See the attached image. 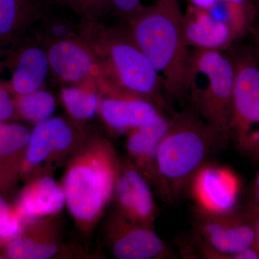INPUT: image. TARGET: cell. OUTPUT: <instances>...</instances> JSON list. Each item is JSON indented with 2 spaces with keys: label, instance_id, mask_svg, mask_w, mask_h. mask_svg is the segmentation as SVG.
I'll list each match as a JSON object with an SVG mask.
<instances>
[{
  "label": "cell",
  "instance_id": "6da1fadb",
  "mask_svg": "<svg viewBox=\"0 0 259 259\" xmlns=\"http://www.w3.org/2000/svg\"><path fill=\"white\" fill-rule=\"evenodd\" d=\"M184 13L180 0H154L124 18L127 31L158 74L172 98L185 101L190 96V48L182 32Z\"/></svg>",
  "mask_w": 259,
  "mask_h": 259
},
{
  "label": "cell",
  "instance_id": "7a4b0ae2",
  "mask_svg": "<svg viewBox=\"0 0 259 259\" xmlns=\"http://www.w3.org/2000/svg\"><path fill=\"white\" fill-rule=\"evenodd\" d=\"M119 158L110 141L89 131L69 158L61 185L75 226L91 234L113 199Z\"/></svg>",
  "mask_w": 259,
  "mask_h": 259
},
{
  "label": "cell",
  "instance_id": "3957f363",
  "mask_svg": "<svg viewBox=\"0 0 259 259\" xmlns=\"http://www.w3.org/2000/svg\"><path fill=\"white\" fill-rule=\"evenodd\" d=\"M229 141L202 119L191 98L182 112L174 114L157 155L168 202L173 203L190 190L196 175Z\"/></svg>",
  "mask_w": 259,
  "mask_h": 259
},
{
  "label": "cell",
  "instance_id": "277c9868",
  "mask_svg": "<svg viewBox=\"0 0 259 259\" xmlns=\"http://www.w3.org/2000/svg\"><path fill=\"white\" fill-rule=\"evenodd\" d=\"M79 34L118 88L152 102L162 112L168 109L162 78L127 28L81 19Z\"/></svg>",
  "mask_w": 259,
  "mask_h": 259
},
{
  "label": "cell",
  "instance_id": "5b68a950",
  "mask_svg": "<svg viewBox=\"0 0 259 259\" xmlns=\"http://www.w3.org/2000/svg\"><path fill=\"white\" fill-rule=\"evenodd\" d=\"M190 98L211 127L231 139L233 66L223 51L195 50L190 54Z\"/></svg>",
  "mask_w": 259,
  "mask_h": 259
},
{
  "label": "cell",
  "instance_id": "8992f818",
  "mask_svg": "<svg viewBox=\"0 0 259 259\" xmlns=\"http://www.w3.org/2000/svg\"><path fill=\"white\" fill-rule=\"evenodd\" d=\"M88 130L71 119L51 117L35 124L20 168L25 182L51 172L69 161L82 143Z\"/></svg>",
  "mask_w": 259,
  "mask_h": 259
},
{
  "label": "cell",
  "instance_id": "52a82bcc",
  "mask_svg": "<svg viewBox=\"0 0 259 259\" xmlns=\"http://www.w3.org/2000/svg\"><path fill=\"white\" fill-rule=\"evenodd\" d=\"M193 216L201 258L234 259L235 253L253 246L255 216L246 211L213 210L197 205Z\"/></svg>",
  "mask_w": 259,
  "mask_h": 259
},
{
  "label": "cell",
  "instance_id": "ba28073f",
  "mask_svg": "<svg viewBox=\"0 0 259 259\" xmlns=\"http://www.w3.org/2000/svg\"><path fill=\"white\" fill-rule=\"evenodd\" d=\"M51 73L58 81L95 90L100 97H129L105 74L101 64L81 37L61 40L46 46Z\"/></svg>",
  "mask_w": 259,
  "mask_h": 259
},
{
  "label": "cell",
  "instance_id": "9c48e42d",
  "mask_svg": "<svg viewBox=\"0 0 259 259\" xmlns=\"http://www.w3.org/2000/svg\"><path fill=\"white\" fill-rule=\"evenodd\" d=\"M230 58L233 66L231 139L248 154L259 131V61L247 51Z\"/></svg>",
  "mask_w": 259,
  "mask_h": 259
},
{
  "label": "cell",
  "instance_id": "30bf717a",
  "mask_svg": "<svg viewBox=\"0 0 259 259\" xmlns=\"http://www.w3.org/2000/svg\"><path fill=\"white\" fill-rule=\"evenodd\" d=\"M8 69V82L14 96L28 95L44 89L51 72L47 48L30 33L0 50V70Z\"/></svg>",
  "mask_w": 259,
  "mask_h": 259
},
{
  "label": "cell",
  "instance_id": "8fae6325",
  "mask_svg": "<svg viewBox=\"0 0 259 259\" xmlns=\"http://www.w3.org/2000/svg\"><path fill=\"white\" fill-rule=\"evenodd\" d=\"M10 259L76 258L87 256L84 250L63 239L56 216L28 223L21 235L1 250Z\"/></svg>",
  "mask_w": 259,
  "mask_h": 259
},
{
  "label": "cell",
  "instance_id": "7c38bea8",
  "mask_svg": "<svg viewBox=\"0 0 259 259\" xmlns=\"http://www.w3.org/2000/svg\"><path fill=\"white\" fill-rule=\"evenodd\" d=\"M105 240L117 259H168L175 255L154 228L130 221L114 209L105 225Z\"/></svg>",
  "mask_w": 259,
  "mask_h": 259
},
{
  "label": "cell",
  "instance_id": "4fadbf2b",
  "mask_svg": "<svg viewBox=\"0 0 259 259\" xmlns=\"http://www.w3.org/2000/svg\"><path fill=\"white\" fill-rule=\"evenodd\" d=\"M153 191L149 182L127 156L119 158L113 193L117 212L133 222L154 228L157 208Z\"/></svg>",
  "mask_w": 259,
  "mask_h": 259
},
{
  "label": "cell",
  "instance_id": "5bb4252c",
  "mask_svg": "<svg viewBox=\"0 0 259 259\" xmlns=\"http://www.w3.org/2000/svg\"><path fill=\"white\" fill-rule=\"evenodd\" d=\"M171 122V117L160 112L147 123L127 132L125 142L127 157L165 202H168V199L158 172L157 155L160 144Z\"/></svg>",
  "mask_w": 259,
  "mask_h": 259
},
{
  "label": "cell",
  "instance_id": "9a60e30c",
  "mask_svg": "<svg viewBox=\"0 0 259 259\" xmlns=\"http://www.w3.org/2000/svg\"><path fill=\"white\" fill-rule=\"evenodd\" d=\"M66 206L62 186L51 175L28 181L13 206L27 223L40 218L57 216Z\"/></svg>",
  "mask_w": 259,
  "mask_h": 259
},
{
  "label": "cell",
  "instance_id": "2e32d148",
  "mask_svg": "<svg viewBox=\"0 0 259 259\" xmlns=\"http://www.w3.org/2000/svg\"><path fill=\"white\" fill-rule=\"evenodd\" d=\"M190 8L182 19V32L187 47L219 51L231 47L236 39L228 24L209 10Z\"/></svg>",
  "mask_w": 259,
  "mask_h": 259
},
{
  "label": "cell",
  "instance_id": "e0dca14e",
  "mask_svg": "<svg viewBox=\"0 0 259 259\" xmlns=\"http://www.w3.org/2000/svg\"><path fill=\"white\" fill-rule=\"evenodd\" d=\"M98 112L110 128L127 133L147 123L162 112L141 97H100Z\"/></svg>",
  "mask_w": 259,
  "mask_h": 259
},
{
  "label": "cell",
  "instance_id": "ac0fdd59",
  "mask_svg": "<svg viewBox=\"0 0 259 259\" xmlns=\"http://www.w3.org/2000/svg\"><path fill=\"white\" fill-rule=\"evenodd\" d=\"M53 5L50 0H0V50L27 35Z\"/></svg>",
  "mask_w": 259,
  "mask_h": 259
},
{
  "label": "cell",
  "instance_id": "d6986e66",
  "mask_svg": "<svg viewBox=\"0 0 259 259\" xmlns=\"http://www.w3.org/2000/svg\"><path fill=\"white\" fill-rule=\"evenodd\" d=\"M209 164L199 171L190 185L197 204L213 210L234 209L238 193L236 179L231 173Z\"/></svg>",
  "mask_w": 259,
  "mask_h": 259
},
{
  "label": "cell",
  "instance_id": "ffe728a7",
  "mask_svg": "<svg viewBox=\"0 0 259 259\" xmlns=\"http://www.w3.org/2000/svg\"><path fill=\"white\" fill-rule=\"evenodd\" d=\"M30 131L21 124L0 122V191L14 187L30 139Z\"/></svg>",
  "mask_w": 259,
  "mask_h": 259
},
{
  "label": "cell",
  "instance_id": "44dd1931",
  "mask_svg": "<svg viewBox=\"0 0 259 259\" xmlns=\"http://www.w3.org/2000/svg\"><path fill=\"white\" fill-rule=\"evenodd\" d=\"M54 5L30 28L28 33L36 37L45 47L61 40L80 38L81 19L74 20L66 15L56 14L52 10Z\"/></svg>",
  "mask_w": 259,
  "mask_h": 259
},
{
  "label": "cell",
  "instance_id": "7402d4cb",
  "mask_svg": "<svg viewBox=\"0 0 259 259\" xmlns=\"http://www.w3.org/2000/svg\"><path fill=\"white\" fill-rule=\"evenodd\" d=\"M61 100L69 118L85 125L98 112L100 95L90 89L69 86L61 90Z\"/></svg>",
  "mask_w": 259,
  "mask_h": 259
},
{
  "label": "cell",
  "instance_id": "603a6c76",
  "mask_svg": "<svg viewBox=\"0 0 259 259\" xmlns=\"http://www.w3.org/2000/svg\"><path fill=\"white\" fill-rule=\"evenodd\" d=\"M14 97L18 118L35 125L50 118L55 112V97L44 89L28 95Z\"/></svg>",
  "mask_w": 259,
  "mask_h": 259
},
{
  "label": "cell",
  "instance_id": "cb8c5ba5",
  "mask_svg": "<svg viewBox=\"0 0 259 259\" xmlns=\"http://www.w3.org/2000/svg\"><path fill=\"white\" fill-rule=\"evenodd\" d=\"M80 19L88 21H102L110 10V0H61Z\"/></svg>",
  "mask_w": 259,
  "mask_h": 259
},
{
  "label": "cell",
  "instance_id": "d4e9b609",
  "mask_svg": "<svg viewBox=\"0 0 259 259\" xmlns=\"http://www.w3.org/2000/svg\"><path fill=\"white\" fill-rule=\"evenodd\" d=\"M27 224L14 208L8 217L0 221V250L20 236Z\"/></svg>",
  "mask_w": 259,
  "mask_h": 259
},
{
  "label": "cell",
  "instance_id": "484cf974",
  "mask_svg": "<svg viewBox=\"0 0 259 259\" xmlns=\"http://www.w3.org/2000/svg\"><path fill=\"white\" fill-rule=\"evenodd\" d=\"M15 119H18V116L14 95L10 91L8 82L0 79V122Z\"/></svg>",
  "mask_w": 259,
  "mask_h": 259
},
{
  "label": "cell",
  "instance_id": "4316f807",
  "mask_svg": "<svg viewBox=\"0 0 259 259\" xmlns=\"http://www.w3.org/2000/svg\"><path fill=\"white\" fill-rule=\"evenodd\" d=\"M142 6L141 0H110V10L124 19L134 14Z\"/></svg>",
  "mask_w": 259,
  "mask_h": 259
},
{
  "label": "cell",
  "instance_id": "83f0119b",
  "mask_svg": "<svg viewBox=\"0 0 259 259\" xmlns=\"http://www.w3.org/2000/svg\"><path fill=\"white\" fill-rule=\"evenodd\" d=\"M245 210L251 215H259V170L248 191V203Z\"/></svg>",
  "mask_w": 259,
  "mask_h": 259
},
{
  "label": "cell",
  "instance_id": "f1b7e54d",
  "mask_svg": "<svg viewBox=\"0 0 259 259\" xmlns=\"http://www.w3.org/2000/svg\"><path fill=\"white\" fill-rule=\"evenodd\" d=\"M192 8L202 10H211L223 3H239V4H251L250 0H186Z\"/></svg>",
  "mask_w": 259,
  "mask_h": 259
},
{
  "label": "cell",
  "instance_id": "f546056e",
  "mask_svg": "<svg viewBox=\"0 0 259 259\" xmlns=\"http://www.w3.org/2000/svg\"><path fill=\"white\" fill-rule=\"evenodd\" d=\"M13 206H10L0 192V221L5 219L13 211Z\"/></svg>",
  "mask_w": 259,
  "mask_h": 259
},
{
  "label": "cell",
  "instance_id": "4dcf8cb0",
  "mask_svg": "<svg viewBox=\"0 0 259 259\" xmlns=\"http://www.w3.org/2000/svg\"><path fill=\"white\" fill-rule=\"evenodd\" d=\"M248 155H250L252 158L259 161V131L253 140V144L248 151Z\"/></svg>",
  "mask_w": 259,
  "mask_h": 259
},
{
  "label": "cell",
  "instance_id": "1f68e13d",
  "mask_svg": "<svg viewBox=\"0 0 259 259\" xmlns=\"http://www.w3.org/2000/svg\"><path fill=\"white\" fill-rule=\"evenodd\" d=\"M253 227H254V240H253L252 247L259 255V215L255 216Z\"/></svg>",
  "mask_w": 259,
  "mask_h": 259
},
{
  "label": "cell",
  "instance_id": "d6a6232c",
  "mask_svg": "<svg viewBox=\"0 0 259 259\" xmlns=\"http://www.w3.org/2000/svg\"><path fill=\"white\" fill-rule=\"evenodd\" d=\"M252 37L255 45V54L259 61V27L251 28Z\"/></svg>",
  "mask_w": 259,
  "mask_h": 259
},
{
  "label": "cell",
  "instance_id": "836d02e7",
  "mask_svg": "<svg viewBox=\"0 0 259 259\" xmlns=\"http://www.w3.org/2000/svg\"><path fill=\"white\" fill-rule=\"evenodd\" d=\"M50 1L54 4L61 5V0H50Z\"/></svg>",
  "mask_w": 259,
  "mask_h": 259
},
{
  "label": "cell",
  "instance_id": "e575fe53",
  "mask_svg": "<svg viewBox=\"0 0 259 259\" xmlns=\"http://www.w3.org/2000/svg\"><path fill=\"white\" fill-rule=\"evenodd\" d=\"M256 13H257V14H258V17H259V0H258V8H257V10H256Z\"/></svg>",
  "mask_w": 259,
  "mask_h": 259
}]
</instances>
